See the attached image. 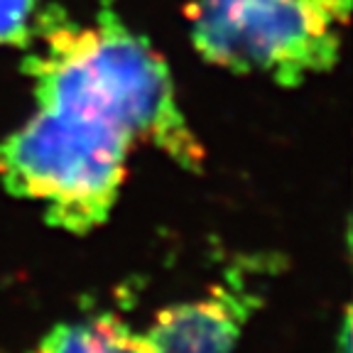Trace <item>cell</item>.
Here are the masks:
<instances>
[{
  "instance_id": "obj_4",
  "label": "cell",
  "mask_w": 353,
  "mask_h": 353,
  "mask_svg": "<svg viewBox=\"0 0 353 353\" xmlns=\"http://www.w3.org/2000/svg\"><path fill=\"white\" fill-rule=\"evenodd\" d=\"M250 309V290L219 285L204 297L160 309L143 336L152 353H233Z\"/></svg>"
},
{
  "instance_id": "obj_2",
  "label": "cell",
  "mask_w": 353,
  "mask_h": 353,
  "mask_svg": "<svg viewBox=\"0 0 353 353\" xmlns=\"http://www.w3.org/2000/svg\"><path fill=\"white\" fill-rule=\"evenodd\" d=\"M132 138L99 118L37 105L0 143V182L42 209L52 226L91 233L110 216L125 182Z\"/></svg>"
},
{
  "instance_id": "obj_5",
  "label": "cell",
  "mask_w": 353,
  "mask_h": 353,
  "mask_svg": "<svg viewBox=\"0 0 353 353\" xmlns=\"http://www.w3.org/2000/svg\"><path fill=\"white\" fill-rule=\"evenodd\" d=\"M30 353H152L143 331L116 314L64 321L47 331Z\"/></svg>"
},
{
  "instance_id": "obj_6",
  "label": "cell",
  "mask_w": 353,
  "mask_h": 353,
  "mask_svg": "<svg viewBox=\"0 0 353 353\" xmlns=\"http://www.w3.org/2000/svg\"><path fill=\"white\" fill-rule=\"evenodd\" d=\"M39 0H0V47L20 44L34 32Z\"/></svg>"
},
{
  "instance_id": "obj_1",
  "label": "cell",
  "mask_w": 353,
  "mask_h": 353,
  "mask_svg": "<svg viewBox=\"0 0 353 353\" xmlns=\"http://www.w3.org/2000/svg\"><path fill=\"white\" fill-rule=\"evenodd\" d=\"M25 72L37 105L110 123L184 170L204 165V148L179 108L167 64L118 17H50Z\"/></svg>"
},
{
  "instance_id": "obj_3",
  "label": "cell",
  "mask_w": 353,
  "mask_h": 353,
  "mask_svg": "<svg viewBox=\"0 0 353 353\" xmlns=\"http://www.w3.org/2000/svg\"><path fill=\"white\" fill-rule=\"evenodd\" d=\"M348 0H194L189 30L206 61L285 86L329 72L341 50Z\"/></svg>"
}]
</instances>
